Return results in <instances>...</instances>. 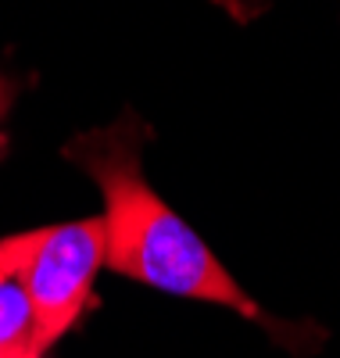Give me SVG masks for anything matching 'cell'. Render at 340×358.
Here are the masks:
<instances>
[{"label":"cell","mask_w":340,"mask_h":358,"mask_svg":"<svg viewBox=\"0 0 340 358\" xmlns=\"http://www.w3.org/2000/svg\"><path fill=\"white\" fill-rule=\"evenodd\" d=\"M219 4H222L229 15H236L240 22H247V18H255L258 11H265L269 0H219Z\"/></svg>","instance_id":"cell-4"},{"label":"cell","mask_w":340,"mask_h":358,"mask_svg":"<svg viewBox=\"0 0 340 358\" xmlns=\"http://www.w3.org/2000/svg\"><path fill=\"white\" fill-rule=\"evenodd\" d=\"M143 136L147 126L133 111H126L118 122L65 143V158L94 179L104 197V265L143 287L222 305L287 337L283 326H276L255 297L226 273L211 248L194 233V226H187L154 194L140 162Z\"/></svg>","instance_id":"cell-1"},{"label":"cell","mask_w":340,"mask_h":358,"mask_svg":"<svg viewBox=\"0 0 340 358\" xmlns=\"http://www.w3.org/2000/svg\"><path fill=\"white\" fill-rule=\"evenodd\" d=\"M104 262L108 241L101 215L36 229L18 273L33 308V358H47V351L86 315Z\"/></svg>","instance_id":"cell-2"},{"label":"cell","mask_w":340,"mask_h":358,"mask_svg":"<svg viewBox=\"0 0 340 358\" xmlns=\"http://www.w3.org/2000/svg\"><path fill=\"white\" fill-rule=\"evenodd\" d=\"M0 358H4V355H0Z\"/></svg>","instance_id":"cell-6"},{"label":"cell","mask_w":340,"mask_h":358,"mask_svg":"<svg viewBox=\"0 0 340 358\" xmlns=\"http://www.w3.org/2000/svg\"><path fill=\"white\" fill-rule=\"evenodd\" d=\"M15 94H18V86H15L8 76H0V122L8 118V111H11V104H15Z\"/></svg>","instance_id":"cell-5"},{"label":"cell","mask_w":340,"mask_h":358,"mask_svg":"<svg viewBox=\"0 0 340 358\" xmlns=\"http://www.w3.org/2000/svg\"><path fill=\"white\" fill-rule=\"evenodd\" d=\"M4 151H8V143H4V136H0V158H4ZM25 244H29V229L25 233H11V236H0V265H8Z\"/></svg>","instance_id":"cell-3"}]
</instances>
